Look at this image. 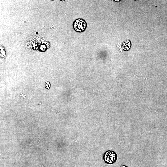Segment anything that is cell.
I'll return each mask as SVG.
<instances>
[{"label": "cell", "mask_w": 167, "mask_h": 167, "mask_svg": "<svg viewBox=\"0 0 167 167\" xmlns=\"http://www.w3.org/2000/svg\"><path fill=\"white\" fill-rule=\"evenodd\" d=\"M117 159V154L114 151L108 150L106 151L103 154V159L106 164H113L115 162Z\"/></svg>", "instance_id": "1"}, {"label": "cell", "mask_w": 167, "mask_h": 167, "mask_svg": "<svg viewBox=\"0 0 167 167\" xmlns=\"http://www.w3.org/2000/svg\"><path fill=\"white\" fill-rule=\"evenodd\" d=\"M121 167H126L125 165H122V166H121Z\"/></svg>", "instance_id": "2"}]
</instances>
